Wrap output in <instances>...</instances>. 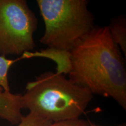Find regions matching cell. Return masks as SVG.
Segmentation results:
<instances>
[{
    "mask_svg": "<svg viewBox=\"0 0 126 126\" xmlns=\"http://www.w3.org/2000/svg\"><path fill=\"white\" fill-rule=\"evenodd\" d=\"M92 94L111 97L126 110V70L108 26L94 27L72 48L61 72Z\"/></svg>",
    "mask_w": 126,
    "mask_h": 126,
    "instance_id": "6da1fadb",
    "label": "cell"
},
{
    "mask_svg": "<svg viewBox=\"0 0 126 126\" xmlns=\"http://www.w3.org/2000/svg\"><path fill=\"white\" fill-rule=\"evenodd\" d=\"M45 24L40 42L48 50L34 53L57 63L59 70L72 48L95 27L86 0H37Z\"/></svg>",
    "mask_w": 126,
    "mask_h": 126,
    "instance_id": "7a4b0ae2",
    "label": "cell"
},
{
    "mask_svg": "<svg viewBox=\"0 0 126 126\" xmlns=\"http://www.w3.org/2000/svg\"><path fill=\"white\" fill-rule=\"evenodd\" d=\"M92 99L86 88L52 71L28 82L22 95L23 109L52 123L79 119Z\"/></svg>",
    "mask_w": 126,
    "mask_h": 126,
    "instance_id": "3957f363",
    "label": "cell"
},
{
    "mask_svg": "<svg viewBox=\"0 0 126 126\" xmlns=\"http://www.w3.org/2000/svg\"><path fill=\"white\" fill-rule=\"evenodd\" d=\"M37 19L25 0H0V56L21 55L36 47Z\"/></svg>",
    "mask_w": 126,
    "mask_h": 126,
    "instance_id": "277c9868",
    "label": "cell"
},
{
    "mask_svg": "<svg viewBox=\"0 0 126 126\" xmlns=\"http://www.w3.org/2000/svg\"><path fill=\"white\" fill-rule=\"evenodd\" d=\"M23 109L21 94L0 92V118L12 125H18L24 117L22 113Z\"/></svg>",
    "mask_w": 126,
    "mask_h": 126,
    "instance_id": "5b68a950",
    "label": "cell"
},
{
    "mask_svg": "<svg viewBox=\"0 0 126 126\" xmlns=\"http://www.w3.org/2000/svg\"><path fill=\"white\" fill-rule=\"evenodd\" d=\"M110 36L124 56H126V19L124 16H119L108 26Z\"/></svg>",
    "mask_w": 126,
    "mask_h": 126,
    "instance_id": "8992f818",
    "label": "cell"
},
{
    "mask_svg": "<svg viewBox=\"0 0 126 126\" xmlns=\"http://www.w3.org/2000/svg\"><path fill=\"white\" fill-rule=\"evenodd\" d=\"M25 53L22 54L20 58L15 60L7 59L5 57L0 56V92L7 91L10 92L8 74L11 67L14 63L22 59H26Z\"/></svg>",
    "mask_w": 126,
    "mask_h": 126,
    "instance_id": "52a82bcc",
    "label": "cell"
},
{
    "mask_svg": "<svg viewBox=\"0 0 126 126\" xmlns=\"http://www.w3.org/2000/svg\"><path fill=\"white\" fill-rule=\"evenodd\" d=\"M52 122L43 119L33 113L24 116L22 120L16 126H47L51 124Z\"/></svg>",
    "mask_w": 126,
    "mask_h": 126,
    "instance_id": "ba28073f",
    "label": "cell"
},
{
    "mask_svg": "<svg viewBox=\"0 0 126 126\" xmlns=\"http://www.w3.org/2000/svg\"><path fill=\"white\" fill-rule=\"evenodd\" d=\"M89 122L80 119L52 123L47 126H88Z\"/></svg>",
    "mask_w": 126,
    "mask_h": 126,
    "instance_id": "9c48e42d",
    "label": "cell"
},
{
    "mask_svg": "<svg viewBox=\"0 0 126 126\" xmlns=\"http://www.w3.org/2000/svg\"><path fill=\"white\" fill-rule=\"evenodd\" d=\"M88 126H98V125H96V124H92L91 123H89V125Z\"/></svg>",
    "mask_w": 126,
    "mask_h": 126,
    "instance_id": "30bf717a",
    "label": "cell"
},
{
    "mask_svg": "<svg viewBox=\"0 0 126 126\" xmlns=\"http://www.w3.org/2000/svg\"><path fill=\"white\" fill-rule=\"evenodd\" d=\"M126 126V124L124 123V124H119V126Z\"/></svg>",
    "mask_w": 126,
    "mask_h": 126,
    "instance_id": "8fae6325",
    "label": "cell"
}]
</instances>
